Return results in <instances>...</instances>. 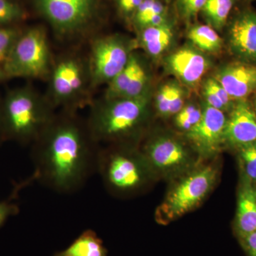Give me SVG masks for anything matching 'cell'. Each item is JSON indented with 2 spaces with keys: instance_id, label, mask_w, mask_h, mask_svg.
<instances>
[{
  "instance_id": "37",
  "label": "cell",
  "mask_w": 256,
  "mask_h": 256,
  "mask_svg": "<svg viewBox=\"0 0 256 256\" xmlns=\"http://www.w3.org/2000/svg\"><path fill=\"white\" fill-rule=\"evenodd\" d=\"M165 2H166V3H168V4H170V3L172 2L173 0H164Z\"/></svg>"
},
{
  "instance_id": "26",
  "label": "cell",
  "mask_w": 256,
  "mask_h": 256,
  "mask_svg": "<svg viewBox=\"0 0 256 256\" xmlns=\"http://www.w3.org/2000/svg\"><path fill=\"white\" fill-rule=\"evenodd\" d=\"M21 33V30L14 26L0 28V66L2 68Z\"/></svg>"
},
{
  "instance_id": "16",
  "label": "cell",
  "mask_w": 256,
  "mask_h": 256,
  "mask_svg": "<svg viewBox=\"0 0 256 256\" xmlns=\"http://www.w3.org/2000/svg\"><path fill=\"white\" fill-rule=\"evenodd\" d=\"M234 100L256 94V64L237 62L220 67L214 75Z\"/></svg>"
},
{
  "instance_id": "34",
  "label": "cell",
  "mask_w": 256,
  "mask_h": 256,
  "mask_svg": "<svg viewBox=\"0 0 256 256\" xmlns=\"http://www.w3.org/2000/svg\"><path fill=\"white\" fill-rule=\"evenodd\" d=\"M4 140L3 136L2 99L0 98V142Z\"/></svg>"
},
{
  "instance_id": "8",
  "label": "cell",
  "mask_w": 256,
  "mask_h": 256,
  "mask_svg": "<svg viewBox=\"0 0 256 256\" xmlns=\"http://www.w3.org/2000/svg\"><path fill=\"white\" fill-rule=\"evenodd\" d=\"M198 124L186 132V138L195 150L203 158H210L220 150L224 142L227 118L223 111L204 102Z\"/></svg>"
},
{
  "instance_id": "6",
  "label": "cell",
  "mask_w": 256,
  "mask_h": 256,
  "mask_svg": "<svg viewBox=\"0 0 256 256\" xmlns=\"http://www.w3.org/2000/svg\"><path fill=\"white\" fill-rule=\"evenodd\" d=\"M218 171L206 166L190 173L172 188L156 210L160 223L176 220L200 204L216 182Z\"/></svg>"
},
{
  "instance_id": "11",
  "label": "cell",
  "mask_w": 256,
  "mask_h": 256,
  "mask_svg": "<svg viewBox=\"0 0 256 256\" xmlns=\"http://www.w3.org/2000/svg\"><path fill=\"white\" fill-rule=\"evenodd\" d=\"M142 153L151 170L168 174L186 169L192 162L186 146L172 138L158 137L151 140Z\"/></svg>"
},
{
  "instance_id": "4",
  "label": "cell",
  "mask_w": 256,
  "mask_h": 256,
  "mask_svg": "<svg viewBox=\"0 0 256 256\" xmlns=\"http://www.w3.org/2000/svg\"><path fill=\"white\" fill-rule=\"evenodd\" d=\"M97 171L109 190L127 194L146 186L152 170L142 152L108 149L99 150Z\"/></svg>"
},
{
  "instance_id": "2",
  "label": "cell",
  "mask_w": 256,
  "mask_h": 256,
  "mask_svg": "<svg viewBox=\"0 0 256 256\" xmlns=\"http://www.w3.org/2000/svg\"><path fill=\"white\" fill-rule=\"evenodd\" d=\"M150 90L136 98L106 99L92 108L87 126L96 142H116L138 132L146 122Z\"/></svg>"
},
{
  "instance_id": "21",
  "label": "cell",
  "mask_w": 256,
  "mask_h": 256,
  "mask_svg": "<svg viewBox=\"0 0 256 256\" xmlns=\"http://www.w3.org/2000/svg\"><path fill=\"white\" fill-rule=\"evenodd\" d=\"M188 38L193 46L204 53L217 54L222 48V40L218 32L206 24H191Z\"/></svg>"
},
{
  "instance_id": "19",
  "label": "cell",
  "mask_w": 256,
  "mask_h": 256,
  "mask_svg": "<svg viewBox=\"0 0 256 256\" xmlns=\"http://www.w3.org/2000/svg\"><path fill=\"white\" fill-rule=\"evenodd\" d=\"M132 20L138 31L171 21L168 4L164 0H143Z\"/></svg>"
},
{
  "instance_id": "10",
  "label": "cell",
  "mask_w": 256,
  "mask_h": 256,
  "mask_svg": "<svg viewBox=\"0 0 256 256\" xmlns=\"http://www.w3.org/2000/svg\"><path fill=\"white\" fill-rule=\"evenodd\" d=\"M226 28L232 54L239 62L256 64V11L252 8L239 10Z\"/></svg>"
},
{
  "instance_id": "14",
  "label": "cell",
  "mask_w": 256,
  "mask_h": 256,
  "mask_svg": "<svg viewBox=\"0 0 256 256\" xmlns=\"http://www.w3.org/2000/svg\"><path fill=\"white\" fill-rule=\"evenodd\" d=\"M149 74L140 57L131 54L124 68L108 84L106 99L136 98L149 92Z\"/></svg>"
},
{
  "instance_id": "22",
  "label": "cell",
  "mask_w": 256,
  "mask_h": 256,
  "mask_svg": "<svg viewBox=\"0 0 256 256\" xmlns=\"http://www.w3.org/2000/svg\"><path fill=\"white\" fill-rule=\"evenodd\" d=\"M238 0H206L200 14L206 24L217 32L226 28Z\"/></svg>"
},
{
  "instance_id": "23",
  "label": "cell",
  "mask_w": 256,
  "mask_h": 256,
  "mask_svg": "<svg viewBox=\"0 0 256 256\" xmlns=\"http://www.w3.org/2000/svg\"><path fill=\"white\" fill-rule=\"evenodd\" d=\"M202 114V106L195 104H186L175 114V124L182 130L188 132L198 124Z\"/></svg>"
},
{
  "instance_id": "35",
  "label": "cell",
  "mask_w": 256,
  "mask_h": 256,
  "mask_svg": "<svg viewBox=\"0 0 256 256\" xmlns=\"http://www.w3.org/2000/svg\"><path fill=\"white\" fill-rule=\"evenodd\" d=\"M8 78H6V75H5L4 70H3L2 68L0 66V82H4V80H6Z\"/></svg>"
},
{
  "instance_id": "9",
  "label": "cell",
  "mask_w": 256,
  "mask_h": 256,
  "mask_svg": "<svg viewBox=\"0 0 256 256\" xmlns=\"http://www.w3.org/2000/svg\"><path fill=\"white\" fill-rule=\"evenodd\" d=\"M45 16L58 31L70 34L88 22L95 0H36Z\"/></svg>"
},
{
  "instance_id": "27",
  "label": "cell",
  "mask_w": 256,
  "mask_h": 256,
  "mask_svg": "<svg viewBox=\"0 0 256 256\" xmlns=\"http://www.w3.org/2000/svg\"><path fill=\"white\" fill-rule=\"evenodd\" d=\"M206 0H176V11L180 18L192 23L201 13Z\"/></svg>"
},
{
  "instance_id": "15",
  "label": "cell",
  "mask_w": 256,
  "mask_h": 256,
  "mask_svg": "<svg viewBox=\"0 0 256 256\" xmlns=\"http://www.w3.org/2000/svg\"><path fill=\"white\" fill-rule=\"evenodd\" d=\"M224 142L240 148L256 142V114L247 99L236 101L227 118Z\"/></svg>"
},
{
  "instance_id": "30",
  "label": "cell",
  "mask_w": 256,
  "mask_h": 256,
  "mask_svg": "<svg viewBox=\"0 0 256 256\" xmlns=\"http://www.w3.org/2000/svg\"><path fill=\"white\" fill-rule=\"evenodd\" d=\"M185 92L176 82H173L172 92L169 106V117L175 116L185 105Z\"/></svg>"
},
{
  "instance_id": "1",
  "label": "cell",
  "mask_w": 256,
  "mask_h": 256,
  "mask_svg": "<svg viewBox=\"0 0 256 256\" xmlns=\"http://www.w3.org/2000/svg\"><path fill=\"white\" fill-rule=\"evenodd\" d=\"M97 143L87 124L82 126L72 114L54 116L35 140V171L24 183L36 180L60 194L78 191L97 171Z\"/></svg>"
},
{
  "instance_id": "28",
  "label": "cell",
  "mask_w": 256,
  "mask_h": 256,
  "mask_svg": "<svg viewBox=\"0 0 256 256\" xmlns=\"http://www.w3.org/2000/svg\"><path fill=\"white\" fill-rule=\"evenodd\" d=\"M203 84L210 88L216 98L220 100L222 105L223 106L224 112H228V111L230 112L233 109L234 106L235 105V100L232 98L226 90L214 77H210V78H206Z\"/></svg>"
},
{
  "instance_id": "31",
  "label": "cell",
  "mask_w": 256,
  "mask_h": 256,
  "mask_svg": "<svg viewBox=\"0 0 256 256\" xmlns=\"http://www.w3.org/2000/svg\"><path fill=\"white\" fill-rule=\"evenodd\" d=\"M143 0H116L120 12L126 18H132L133 15Z\"/></svg>"
},
{
  "instance_id": "13",
  "label": "cell",
  "mask_w": 256,
  "mask_h": 256,
  "mask_svg": "<svg viewBox=\"0 0 256 256\" xmlns=\"http://www.w3.org/2000/svg\"><path fill=\"white\" fill-rule=\"evenodd\" d=\"M165 68L181 84L195 88L210 69V60L194 46H184L166 57Z\"/></svg>"
},
{
  "instance_id": "36",
  "label": "cell",
  "mask_w": 256,
  "mask_h": 256,
  "mask_svg": "<svg viewBox=\"0 0 256 256\" xmlns=\"http://www.w3.org/2000/svg\"><path fill=\"white\" fill-rule=\"evenodd\" d=\"M254 111H255L256 114V97L255 100H254Z\"/></svg>"
},
{
  "instance_id": "25",
  "label": "cell",
  "mask_w": 256,
  "mask_h": 256,
  "mask_svg": "<svg viewBox=\"0 0 256 256\" xmlns=\"http://www.w3.org/2000/svg\"><path fill=\"white\" fill-rule=\"evenodd\" d=\"M240 162L248 180L256 182V142L238 148Z\"/></svg>"
},
{
  "instance_id": "33",
  "label": "cell",
  "mask_w": 256,
  "mask_h": 256,
  "mask_svg": "<svg viewBox=\"0 0 256 256\" xmlns=\"http://www.w3.org/2000/svg\"><path fill=\"white\" fill-rule=\"evenodd\" d=\"M239 240L247 256H256V230Z\"/></svg>"
},
{
  "instance_id": "17",
  "label": "cell",
  "mask_w": 256,
  "mask_h": 256,
  "mask_svg": "<svg viewBox=\"0 0 256 256\" xmlns=\"http://www.w3.org/2000/svg\"><path fill=\"white\" fill-rule=\"evenodd\" d=\"M234 230L238 239L256 230V188L247 178L239 190Z\"/></svg>"
},
{
  "instance_id": "18",
  "label": "cell",
  "mask_w": 256,
  "mask_h": 256,
  "mask_svg": "<svg viewBox=\"0 0 256 256\" xmlns=\"http://www.w3.org/2000/svg\"><path fill=\"white\" fill-rule=\"evenodd\" d=\"M139 41L146 54L156 60L164 55L174 42V24L172 20L158 26L139 30Z\"/></svg>"
},
{
  "instance_id": "32",
  "label": "cell",
  "mask_w": 256,
  "mask_h": 256,
  "mask_svg": "<svg viewBox=\"0 0 256 256\" xmlns=\"http://www.w3.org/2000/svg\"><path fill=\"white\" fill-rule=\"evenodd\" d=\"M18 205L12 203L11 200L0 201V228L8 218L18 214Z\"/></svg>"
},
{
  "instance_id": "38",
  "label": "cell",
  "mask_w": 256,
  "mask_h": 256,
  "mask_svg": "<svg viewBox=\"0 0 256 256\" xmlns=\"http://www.w3.org/2000/svg\"><path fill=\"white\" fill-rule=\"evenodd\" d=\"M249 1H254V0H249Z\"/></svg>"
},
{
  "instance_id": "29",
  "label": "cell",
  "mask_w": 256,
  "mask_h": 256,
  "mask_svg": "<svg viewBox=\"0 0 256 256\" xmlns=\"http://www.w3.org/2000/svg\"><path fill=\"white\" fill-rule=\"evenodd\" d=\"M173 82H166L160 87L156 97V110L160 116L169 117V106L172 92Z\"/></svg>"
},
{
  "instance_id": "12",
  "label": "cell",
  "mask_w": 256,
  "mask_h": 256,
  "mask_svg": "<svg viewBox=\"0 0 256 256\" xmlns=\"http://www.w3.org/2000/svg\"><path fill=\"white\" fill-rule=\"evenodd\" d=\"M50 105H65L77 98L85 85V72L82 63L74 58L60 60L50 77Z\"/></svg>"
},
{
  "instance_id": "5",
  "label": "cell",
  "mask_w": 256,
  "mask_h": 256,
  "mask_svg": "<svg viewBox=\"0 0 256 256\" xmlns=\"http://www.w3.org/2000/svg\"><path fill=\"white\" fill-rule=\"evenodd\" d=\"M50 56L43 28L22 32L2 69L8 79L42 78L50 73Z\"/></svg>"
},
{
  "instance_id": "7",
  "label": "cell",
  "mask_w": 256,
  "mask_h": 256,
  "mask_svg": "<svg viewBox=\"0 0 256 256\" xmlns=\"http://www.w3.org/2000/svg\"><path fill=\"white\" fill-rule=\"evenodd\" d=\"M132 53L131 44L124 36L111 35L96 40L89 67L92 85L108 84L124 68Z\"/></svg>"
},
{
  "instance_id": "3",
  "label": "cell",
  "mask_w": 256,
  "mask_h": 256,
  "mask_svg": "<svg viewBox=\"0 0 256 256\" xmlns=\"http://www.w3.org/2000/svg\"><path fill=\"white\" fill-rule=\"evenodd\" d=\"M52 108L30 88L10 90L2 99L4 140L34 142L54 118Z\"/></svg>"
},
{
  "instance_id": "24",
  "label": "cell",
  "mask_w": 256,
  "mask_h": 256,
  "mask_svg": "<svg viewBox=\"0 0 256 256\" xmlns=\"http://www.w3.org/2000/svg\"><path fill=\"white\" fill-rule=\"evenodd\" d=\"M25 18L21 5L14 0H0V28L12 26Z\"/></svg>"
},
{
  "instance_id": "20",
  "label": "cell",
  "mask_w": 256,
  "mask_h": 256,
  "mask_svg": "<svg viewBox=\"0 0 256 256\" xmlns=\"http://www.w3.org/2000/svg\"><path fill=\"white\" fill-rule=\"evenodd\" d=\"M108 250L102 240L94 230H86L66 249L56 252L53 256H107Z\"/></svg>"
}]
</instances>
